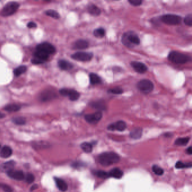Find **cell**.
<instances>
[{
    "instance_id": "obj_21",
    "label": "cell",
    "mask_w": 192,
    "mask_h": 192,
    "mask_svg": "<svg viewBox=\"0 0 192 192\" xmlns=\"http://www.w3.org/2000/svg\"><path fill=\"white\" fill-rule=\"evenodd\" d=\"M143 134V130L141 128L138 127L132 130L130 132V136L134 139H139L142 137Z\"/></svg>"
},
{
    "instance_id": "obj_9",
    "label": "cell",
    "mask_w": 192,
    "mask_h": 192,
    "mask_svg": "<svg viewBox=\"0 0 192 192\" xmlns=\"http://www.w3.org/2000/svg\"><path fill=\"white\" fill-rule=\"evenodd\" d=\"M102 117V113L101 112L99 111L94 113L93 114L86 115L84 116L85 121L91 124H96L101 120Z\"/></svg>"
},
{
    "instance_id": "obj_46",
    "label": "cell",
    "mask_w": 192,
    "mask_h": 192,
    "mask_svg": "<svg viewBox=\"0 0 192 192\" xmlns=\"http://www.w3.org/2000/svg\"><path fill=\"white\" fill-rule=\"evenodd\" d=\"M173 136V134H171V133H170V132H168V133H166L165 134V137H171Z\"/></svg>"
},
{
    "instance_id": "obj_1",
    "label": "cell",
    "mask_w": 192,
    "mask_h": 192,
    "mask_svg": "<svg viewBox=\"0 0 192 192\" xmlns=\"http://www.w3.org/2000/svg\"><path fill=\"white\" fill-rule=\"evenodd\" d=\"M98 161L104 166H109L116 163L120 161V157L118 154L113 152L102 153L98 157Z\"/></svg>"
},
{
    "instance_id": "obj_16",
    "label": "cell",
    "mask_w": 192,
    "mask_h": 192,
    "mask_svg": "<svg viewBox=\"0 0 192 192\" xmlns=\"http://www.w3.org/2000/svg\"><path fill=\"white\" fill-rule=\"evenodd\" d=\"M89 47V43L85 40H78L74 42L73 47L75 49L84 50Z\"/></svg>"
},
{
    "instance_id": "obj_3",
    "label": "cell",
    "mask_w": 192,
    "mask_h": 192,
    "mask_svg": "<svg viewBox=\"0 0 192 192\" xmlns=\"http://www.w3.org/2000/svg\"><path fill=\"white\" fill-rule=\"evenodd\" d=\"M121 41L123 44L128 47H132L135 45L140 44V39L133 32H128L122 36Z\"/></svg>"
},
{
    "instance_id": "obj_28",
    "label": "cell",
    "mask_w": 192,
    "mask_h": 192,
    "mask_svg": "<svg viewBox=\"0 0 192 192\" xmlns=\"http://www.w3.org/2000/svg\"><path fill=\"white\" fill-rule=\"evenodd\" d=\"M175 168L178 169L191 168H192V162H183L181 161H178L176 163Z\"/></svg>"
},
{
    "instance_id": "obj_8",
    "label": "cell",
    "mask_w": 192,
    "mask_h": 192,
    "mask_svg": "<svg viewBox=\"0 0 192 192\" xmlns=\"http://www.w3.org/2000/svg\"><path fill=\"white\" fill-rule=\"evenodd\" d=\"M36 50L42 51L49 55L53 54L56 52L55 46L48 42H43L42 44H39L36 47Z\"/></svg>"
},
{
    "instance_id": "obj_39",
    "label": "cell",
    "mask_w": 192,
    "mask_h": 192,
    "mask_svg": "<svg viewBox=\"0 0 192 192\" xmlns=\"http://www.w3.org/2000/svg\"><path fill=\"white\" fill-rule=\"evenodd\" d=\"M0 188H1L5 192H13L12 188L8 185L0 184Z\"/></svg>"
},
{
    "instance_id": "obj_31",
    "label": "cell",
    "mask_w": 192,
    "mask_h": 192,
    "mask_svg": "<svg viewBox=\"0 0 192 192\" xmlns=\"http://www.w3.org/2000/svg\"><path fill=\"white\" fill-rule=\"evenodd\" d=\"M80 147H81V148L82 149L85 153H91L93 150V146L91 143L85 142V143H82Z\"/></svg>"
},
{
    "instance_id": "obj_14",
    "label": "cell",
    "mask_w": 192,
    "mask_h": 192,
    "mask_svg": "<svg viewBox=\"0 0 192 192\" xmlns=\"http://www.w3.org/2000/svg\"><path fill=\"white\" fill-rule=\"evenodd\" d=\"M15 162L14 161H10L8 162H5L1 165L0 171L3 173H8L10 171L14 170Z\"/></svg>"
},
{
    "instance_id": "obj_47",
    "label": "cell",
    "mask_w": 192,
    "mask_h": 192,
    "mask_svg": "<svg viewBox=\"0 0 192 192\" xmlns=\"http://www.w3.org/2000/svg\"><path fill=\"white\" fill-rule=\"evenodd\" d=\"M5 117V115H4L3 113L0 112V119L4 118Z\"/></svg>"
},
{
    "instance_id": "obj_15",
    "label": "cell",
    "mask_w": 192,
    "mask_h": 192,
    "mask_svg": "<svg viewBox=\"0 0 192 192\" xmlns=\"http://www.w3.org/2000/svg\"><path fill=\"white\" fill-rule=\"evenodd\" d=\"M58 66L61 70L69 71L73 68V64L66 60L61 59L58 61Z\"/></svg>"
},
{
    "instance_id": "obj_37",
    "label": "cell",
    "mask_w": 192,
    "mask_h": 192,
    "mask_svg": "<svg viewBox=\"0 0 192 192\" xmlns=\"http://www.w3.org/2000/svg\"><path fill=\"white\" fill-rule=\"evenodd\" d=\"M184 23L187 26L192 27V14H188L186 17L184 18Z\"/></svg>"
},
{
    "instance_id": "obj_12",
    "label": "cell",
    "mask_w": 192,
    "mask_h": 192,
    "mask_svg": "<svg viewBox=\"0 0 192 192\" xmlns=\"http://www.w3.org/2000/svg\"><path fill=\"white\" fill-rule=\"evenodd\" d=\"M56 96V94L52 91L45 90L43 91L39 96V99L42 102H48L54 99Z\"/></svg>"
},
{
    "instance_id": "obj_23",
    "label": "cell",
    "mask_w": 192,
    "mask_h": 192,
    "mask_svg": "<svg viewBox=\"0 0 192 192\" xmlns=\"http://www.w3.org/2000/svg\"><path fill=\"white\" fill-rule=\"evenodd\" d=\"M34 56L35 58H38L39 59L41 60L42 61L45 62L46 61L48 60V59L49 58V55L47 54V53L43 52L42 51L40 50H36V52H34Z\"/></svg>"
},
{
    "instance_id": "obj_36",
    "label": "cell",
    "mask_w": 192,
    "mask_h": 192,
    "mask_svg": "<svg viewBox=\"0 0 192 192\" xmlns=\"http://www.w3.org/2000/svg\"><path fill=\"white\" fill-rule=\"evenodd\" d=\"M108 93H113V94H121L123 93V90L121 88L119 87H116V88H113L111 89H110L108 91Z\"/></svg>"
},
{
    "instance_id": "obj_41",
    "label": "cell",
    "mask_w": 192,
    "mask_h": 192,
    "mask_svg": "<svg viewBox=\"0 0 192 192\" xmlns=\"http://www.w3.org/2000/svg\"><path fill=\"white\" fill-rule=\"evenodd\" d=\"M32 63L33 64H36V65H38V64H41L44 63V61H42L41 60H40V59H39L38 58H35V57H34V58L32 59Z\"/></svg>"
},
{
    "instance_id": "obj_19",
    "label": "cell",
    "mask_w": 192,
    "mask_h": 192,
    "mask_svg": "<svg viewBox=\"0 0 192 192\" xmlns=\"http://www.w3.org/2000/svg\"><path fill=\"white\" fill-rule=\"evenodd\" d=\"M13 154L12 149L8 146H4L0 151V157L3 158H8Z\"/></svg>"
},
{
    "instance_id": "obj_30",
    "label": "cell",
    "mask_w": 192,
    "mask_h": 192,
    "mask_svg": "<svg viewBox=\"0 0 192 192\" xmlns=\"http://www.w3.org/2000/svg\"><path fill=\"white\" fill-rule=\"evenodd\" d=\"M45 14L47 15V16L53 18L55 19H58L60 17V15L58 11H55L54 10H48L45 12Z\"/></svg>"
},
{
    "instance_id": "obj_29",
    "label": "cell",
    "mask_w": 192,
    "mask_h": 192,
    "mask_svg": "<svg viewBox=\"0 0 192 192\" xmlns=\"http://www.w3.org/2000/svg\"><path fill=\"white\" fill-rule=\"evenodd\" d=\"M27 70V67L25 66H21L17 67V68L15 69L14 71V75L17 77L20 76L21 74L24 73Z\"/></svg>"
},
{
    "instance_id": "obj_20",
    "label": "cell",
    "mask_w": 192,
    "mask_h": 192,
    "mask_svg": "<svg viewBox=\"0 0 192 192\" xmlns=\"http://www.w3.org/2000/svg\"><path fill=\"white\" fill-rule=\"evenodd\" d=\"M87 10H88V13L89 14H91L93 16H94V17L99 16L101 13L100 8H99L98 6H97L94 4H90L88 6Z\"/></svg>"
},
{
    "instance_id": "obj_26",
    "label": "cell",
    "mask_w": 192,
    "mask_h": 192,
    "mask_svg": "<svg viewBox=\"0 0 192 192\" xmlns=\"http://www.w3.org/2000/svg\"><path fill=\"white\" fill-rule=\"evenodd\" d=\"M190 140L189 137H179L175 141L176 146H187Z\"/></svg>"
},
{
    "instance_id": "obj_33",
    "label": "cell",
    "mask_w": 192,
    "mask_h": 192,
    "mask_svg": "<svg viewBox=\"0 0 192 192\" xmlns=\"http://www.w3.org/2000/svg\"><path fill=\"white\" fill-rule=\"evenodd\" d=\"M12 121L14 122V124L15 125H23L26 123L25 119L22 117H15V118H13Z\"/></svg>"
},
{
    "instance_id": "obj_38",
    "label": "cell",
    "mask_w": 192,
    "mask_h": 192,
    "mask_svg": "<svg viewBox=\"0 0 192 192\" xmlns=\"http://www.w3.org/2000/svg\"><path fill=\"white\" fill-rule=\"evenodd\" d=\"M25 181H27L28 184H31L32 183H33V181H34L35 177L32 173H28L26 176H25Z\"/></svg>"
},
{
    "instance_id": "obj_6",
    "label": "cell",
    "mask_w": 192,
    "mask_h": 192,
    "mask_svg": "<svg viewBox=\"0 0 192 192\" xmlns=\"http://www.w3.org/2000/svg\"><path fill=\"white\" fill-rule=\"evenodd\" d=\"M161 20L166 24L176 25L180 24L181 18L179 15L174 14H166L162 15Z\"/></svg>"
},
{
    "instance_id": "obj_2",
    "label": "cell",
    "mask_w": 192,
    "mask_h": 192,
    "mask_svg": "<svg viewBox=\"0 0 192 192\" xmlns=\"http://www.w3.org/2000/svg\"><path fill=\"white\" fill-rule=\"evenodd\" d=\"M168 59L173 63L176 64H184L192 60V58L188 55L181 52L173 51L168 55Z\"/></svg>"
},
{
    "instance_id": "obj_7",
    "label": "cell",
    "mask_w": 192,
    "mask_h": 192,
    "mask_svg": "<svg viewBox=\"0 0 192 192\" xmlns=\"http://www.w3.org/2000/svg\"><path fill=\"white\" fill-rule=\"evenodd\" d=\"M93 53L84 52V51L75 52L72 55V58L75 61H83V62L91 61L92 59L93 58Z\"/></svg>"
},
{
    "instance_id": "obj_22",
    "label": "cell",
    "mask_w": 192,
    "mask_h": 192,
    "mask_svg": "<svg viewBox=\"0 0 192 192\" xmlns=\"http://www.w3.org/2000/svg\"><path fill=\"white\" fill-rule=\"evenodd\" d=\"M109 173L110 177H113L115 179L121 178L124 175L123 172L119 168H114Z\"/></svg>"
},
{
    "instance_id": "obj_13",
    "label": "cell",
    "mask_w": 192,
    "mask_h": 192,
    "mask_svg": "<svg viewBox=\"0 0 192 192\" xmlns=\"http://www.w3.org/2000/svg\"><path fill=\"white\" fill-rule=\"evenodd\" d=\"M7 174L10 178L18 181L22 180L25 179L24 173L22 171L13 170L7 173Z\"/></svg>"
},
{
    "instance_id": "obj_48",
    "label": "cell",
    "mask_w": 192,
    "mask_h": 192,
    "mask_svg": "<svg viewBox=\"0 0 192 192\" xmlns=\"http://www.w3.org/2000/svg\"><path fill=\"white\" fill-rule=\"evenodd\" d=\"M0 147H1V145H0Z\"/></svg>"
},
{
    "instance_id": "obj_24",
    "label": "cell",
    "mask_w": 192,
    "mask_h": 192,
    "mask_svg": "<svg viewBox=\"0 0 192 192\" xmlns=\"http://www.w3.org/2000/svg\"><path fill=\"white\" fill-rule=\"evenodd\" d=\"M89 81L90 83L93 85H98L101 83V78L97 74L94 73H91L89 74Z\"/></svg>"
},
{
    "instance_id": "obj_25",
    "label": "cell",
    "mask_w": 192,
    "mask_h": 192,
    "mask_svg": "<svg viewBox=\"0 0 192 192\" xmlns=\"http://www.w3.org/2000/svg\"><path fill=\"white\" fill-rule=\"evenodd\" d=\"M20 108H21V107L19 105L15 104L7 105L4 107V109L8 112H15L19 111L20 109Z\"/></svg>"
},
{
    "instance_id": "obj_35",
    "label": "cell",
    "mask_w": 192,
    "mask_h": 192,
    "mask_svg": "<svg viewBox=\"0 0 192 192\" xmlns=\"http://www.w3.org/2000/svg\"><path fill=\"white\" fill-rule=\"evenodd\" d=\"M95 173L96 175L100 178L107 179L110 177L109 173L105 172L104 171H96Z\"/></svg>"
},
{
    "instance_id": "obj_40",
    "label": "cell",
    "mask_w": 192,
    "mask_h": 192,
    "mask_svg": "<svg viewBox=\"0 0 192 192\" xmlns=\"http://www.w3.org/2000/svg\"><path fill=\"white\" fill-rule=\"evenodd\" d=\"M129 3H130L132 5L134 6H138L141 5V4L143 3L142 0H129Z\"/></svg>"
},
{
    "instance_id": "obj_44",
    "label": "cell",
    "mask_w": 192,
    "mask_h": 192,
    "mask_svg": "<svg viewBox=\"0 0 192 192\" xmlns=\"http://www.w3.org/2000/svg\"><path fill=\"white\" fill-rule=\"evenodd\" d=\"M186 153H187L188 154L192 155V146H190L189 147H188V148L186 149Z\"/></svg>"
},
{
    "instance_id": "obj_32",
    "label": "cell",
    "mask_w": 192,
    "mask_h": 192,
    "mask_svg": "<svg viewBox=\"0 0 192 192\" xmlns=\"http://www.w3.org/2000/svg\"><path fill=\"white\" fill-rule=\"evenodd\" d=\"M93 35L97 38H102L105 35V30L102 28H99L94 30Z\"/></svg>"
},
{
    "instance_id": "obj_43",
    "label": "cell",
    "mask_w": 192,
    "mask_h": 192,
    "mask_svg": "<svg viewBox=\"0 0 192 192\" xmlns=\"http://www.w3.org/2000/svg\"><path fill=\"white\" fill-rule=\"evenodd\" d=\"M83 163H80L79 162H75L73 164V166L75 168H79L80 166H83Z\"/></svg>"
},
{
    "instance_id": "obj_10",
    "label": "cell",
    "mask_w": 192,
    "mask_h": 192,
    "mask_svg": "<svg viewBox=\"0 0 192 192\" xmlns=\"http://www.w3.org/2000/svg\"><path fill=\"white\" fill-rule=\"evenodd\" d=\"M126 124L123 121H117L115 123L110 124L107 127V129L110 131H123L126 128Z\"/></svg>"
},
{
    "instance_id": "obj_5",
    "label": "cell",
    "mask_w": 192,
    "mask_h": 192,
    "mask_svg": "<svg viewBox=\"0 0 192 192\" xmlns=\"http://www.w3.org/2000/svg\"><path fill=\"white\" fill-rule=\"evenodd\" d=\"M19 8V3L16 2L8 3L3 8L1 11V15L3 17H8L12 15Z\"/></svg>"
},
{
    "instance_id": "obj_42",
    "label": "cell",
    "mask_w": 192,
    "mask_h": 192,
    "mask_svg": "<svg viewBox=\"0 0 192 192\" xmlns=\"http://www.w3.org/2000/svg\"><path fill=\"white\" fill-rule=\"evenodd\" d=\"M27 26L29 28H35L37 27V24L34 22H30L28 24Z\"/></svg>"
},
{
    "instance_id": "obj_17",
    "label": "cell",
    "mask_w": 192,
    "mask_h": 192,
    "mask_svg": "<svg viewBox=\"0 0 192 192\" xmlns=\"http://www.w3.org/2000/svg\"><path fill=\"white\" fill-rule=\"evenodd\" d=\"M89 105L92 108H93L94 109L99 110V111L100 110H104L106 109V105L105 103L104 100H102L91 102Z\"/></svg>"
},
{
    "instance_id": "obj_34",
    "label": "cell",
    "mask_w": 192,
    "mask_h": 192,
    "mask_svg": "<svg viewBox=\"0 0 192 192\" xmlns=\"http://www.w3.org/2000/svg\"><path fill=\"white\" fill-rule=\"evenodd\" d=\"M152 169L153 172L157 175H162L164 173V171L162 169V168L159 167V166H157V165H154L152 168Z\"/></svg>"
},
{
    "instance_id": "obj_45",
    "label": "cell",
    "mask_w": 192,
    "mask_h": 192,
    "mask_svg": "<svg viewBox=\"0 0 192 192\" xmlns=\"http://www.w3.org/2000/svg\"><path fill=\"white\" fill-rule=\"evenodd\" d=\"M38 188V185H33L32 187H31V188H30V191H33V190H34L36 189H37Z\"/></svg>"
},
{
    "instance_id": "obj_27",
    "label": "cell",
    "mask_w": 192,
    "mask_h": 192,
    "mask_svg": "<svg viewBox=\"0 0 192 192\" xmlns=\"http://www.w3.org/2000/svg\"><path fill=\"white\" fill-rule=\"evenodd\" d=\"M68 97L72 101H76L79 98L80 93L76 90L70 89Z\"/></svg>"
},
{
    "instance_id": "obj_4",
    "label": "cell",
    "mask_w": 192,
    "mask_h": 192,
    "mask_svg": "<svg viewBox=\"0 0 192 192\" xmlns=\"http://www.w3.org/2000/svg\"><path fill=\"white\" fill-rule=\"evenodd\" d=\"M137 87L142 93L148 94L154 90V85L150 80L143 79L140 80L137 83Z\"/></svg>"
},
{
    "instance_id": "obj_11",
    "label": "cell",
    "mask_w": 192,
    "mask_h": 192,
    "mask_svg": "<svg viewBox=\"0 0 192 192\" xmlns=\"http://www.w3.org/2000/svg\"><path fill=\"white\" fill-rule=\"evenodd\" d=\"M131 66L134 69L135 71L139 73H144L148 70L147 67L144 64L139 61H132L131 62Z\"/></svg>"
},
{
    "instance_id": "obj_18",
    "label": "cell",
    "mask_w": 192,
    "mask_h": 192,
    "mask_svg": "<svg viewBox=\"0 0 192 192\" xmlns=\"http://www.w3.org/2000/svg\"><path fill=\"white\" fill-rule=\"evenodd\" d=\"M55 183L56 184V186L58 187L59 190H60L62 192H65L68 189V184H66V182L63 180L62 179L58 178H54Z\"/></svg>"
}]
</instances>
